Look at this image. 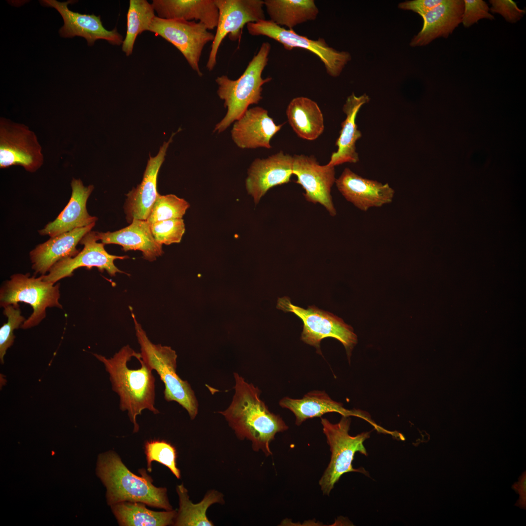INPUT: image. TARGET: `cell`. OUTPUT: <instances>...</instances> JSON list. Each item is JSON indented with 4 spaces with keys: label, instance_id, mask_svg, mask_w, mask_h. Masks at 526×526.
Instances as JSON below:
<instances>
[{
    "label": "cell",
    "instance_id": "cell-1",
    "mask_svg": "<svg viewBox=\"0 0 526 526\" xmlns=\"http://www.w3.org/2000/svg\"><path fill=\"white\" fill-rule=\"evenodd\" d=\"M94 356L105 365L110 375L112 389L119 397V407L128 412L133 424V432L139 431L136 417L148 409L154 414L159 412L155 407V378L152 370L144 362L140 353L129 345L123 347L112 357Z\"/></svg>",
    "mask_w": 526,
    "mask_h": 526
},
{
    "label": "cell",
    "instance_id": "cell-2",
    "mask_svg": "<svg viewBox=\"0 0 526 526\" xmlns=\"http://www.w3.org/2000/svg\"><path fill=\"white\" fill-rule=\"evenodd\" d=\"M235 391L229 407L219 413L224 415L240 440L252 442L253 451L261 450L266 456L272 454L270 443L276 434L288 427L282 418L271 413L260 397L261 391L234 373Z\"/></svg>",
    "mask_w": 526,
    "mask_h": 526
},
{
    "label": "cell",
    "instance_id": "cell-3",
    "mask_svg": "<svg viewBox=\"0 0 526 526\" xmlns=\"http://www.w3.org/2000/svg\"><path fill=\"white\" fill-rule=\"evenodd\" d=\"M139 472L141 476L130 471L113 451L99 455L96 473L107 488L108 505L136 502L166 510H172L167 488L153 485L151 477L145 470H139Z\"/></svg>",
    "mask_w": 526,
    "mask_h": 526
},
{
    "label": "cell",
    "instance_id": "cell-4",
    "mask_svg": "<svg viewBox=\"0 0 526 526\" xmlns=\"http://www.w3.org/2000/svg\"><path fill=\"white\" fill-rule=\"evenodd\" d=\"M271 47L269 42H263L243 74L237 79H231L225 75L217 77L215 81L218 85L217 94L224 100L227 112L216 125L214 132H224L233 122L240 119L249 106L258 104L262 99L263 86L272 80L270 77H262L263 72L268 63Z\"/></svg>",
    "mask_w": 526,
    "mask_h": 526
},
{
    "label": "cell",
    "instance_id": "cell-5",
    "mask_svg": "<svg viewBox=\"0 0 526 526\" xmlns=\"http://www.w3.org/2000/svg\"><path fill=\"white\" fill-rule=\"evenodd\" d=\"M132 316L141 357L152 371L157 372L164 383L165 400L177 402L187 410L190 419H194L198 413V401L189 384L182 379L176 373L177 356L175 351L170 347L153 343L132 312Z\"/></svg>",
    "mask_w": 526,
    "mask_h": 526
},
{
    "label": "cell",
    "instance_id": "cell-6",
    "mask_svg": "<svg viewBox=\"0 0 526 526\" xmlns=\"http://www.w3.org/2000/svg\"><path fill=\"white\" fill-rule=\"evenodd\" d=\"M323 432L331 452V460L319 481L323 494L329 495L335 484L344 473L358 472L367 475L363 468L354 469L352 462L357 452L367 456V452L363 445L370 437V432H364L356 436L349 434L351 418L342 416L336 424L328 419L321 418Z\"/></svg>",
    "mask_w": 526,
    "mask_h": 526
},
{
    "label": "cell",
    "instance_id": "cell-7",
    "mask_svg": "<svg viewBox=\"0 0 526 526\" xmlns=\"http://www.w3.org/2000/svg\"><path fill=\"white\" fill-rule=\"evenodd\" d=\"M59 284L46 282L43 275L36 278L30 274L17 273L4 282L0 289V306L18 305L23 302L30 304L33 312L20 327L24 329L38 325L46 317L48 307L62 308L59 302Z\"/></svg>",
    "mask_w": 526,
    "mask_h": 526
},
{
    "label": "cell",
    "instance_id": "cell-8",
    "mask_svg": "<svg viewBox=\"0 0 526 526\" xmlns=\"http://www.w3.org/2000/svg\"><path fill=\"white\" fill-rule=\"evenodd\" d=\"M277 308L285 312H291L300 318L303 323L301 339L314 346L321 354L320 344L327 337L339 341L346 351L348 358L357 343V335L351 326L332 313L320 310L314 306L305 309L292 304L288 297L279 298Z\"/></svg>",
    "mask_w": 526,
    "mask_h": 526
},
{
    "label": "cell",
    "instance_id": "cell-9",
    "mask_svg": "<svg viewBox=\"0 0 526 526\" xmlns=\"http://www.w3.org/2000/svg\"><path fill=\"white\" fill-rule=\"evenodd\" d=\"M246 28L250 35L267 37L281 43L287 50L300 48L312 53L322 62L327 74L333 77L339 76L352 58L349 52L338 51L329 46L322 38L310 39L293 29L281 27L270 19L249 23Z\"/></svg>",
    "mask_w": 526,
    "mask_h": 526
},
{
    "label": "cell",
    "instance_id": "cell-10",
    "mask_svg": "<svg viewBox=\"0 0 526 526\" xmlns=\"http://www.w3.org/2000/svg\"><path fill=\"white\" fill-rule=\"evenodd\" d=\"M42 148L35 133L26 125L0 118V168L19 165L29 172L42 165Z\"/></svg>",
    "mask_w": 526,
    "mask_h": 526
},
{
    "label": "cell",
    "instance_id": "cell-11",
    "mask_svg": "<svg viewBox=\"0 0 526 526\" xmlns=\"http://www.w3.org/2000/svg\"><path fill=\"white\" fill-rule=\"evenodd\" d=\"M149 31L174 45L199 76L203 73L200 59L205 46L214 39V34L202 23L183 19H164L155 16Z\"/></svg>",
    "mask_w": 526,
    "mask_h": 526
},
{
    "label": "cell",
    "instance_id": "cell-12",
    "mask_svg": "<svg viewBox=\"0 0 526 526\" xmlns=\"http://www.w3.org/2000/svg\"><path fill=\"white\" fill-rule=\"evenodd\" d=\"M219 16L216 31L206 64L211 71L216 65L219 48L228 35L231 41L240 39L244 26L265 19L262 0H215Z\"/></svg>",
    "mask_w": 526,
    "mask_h": 526
},
{
    "label": "cell",
    "instance_id": "cell-13",
    "mask_svg": "<svg viewBox=\"0 0 526 526\" xmlns=\"http://www.w3.org/2000/svg\"><path fill=\"white\" fill-rule=\"evenodd\" d=\"M98 241L96 231L88 232L79 243L84 245L83 249L73 257L56 263L47 275H43V280L55 284L63 278L72 276L74 270L81 267L87 269L96 267L100 272L106 270L112 277L115 276L117 273H124L115 265L114 261L128 258V256L110 254L104 248L105 244L102 242L97 243Z\"/></svg>",
    "mask_w": 526,
    "mask_h": 526
},
{
    "label": "cell",
    "instance_id": "cell-14",
    "mask_svg": "<svg viewBox=\"0 0 526 526\" xmlns=\"http://www.w3.org/2000/svg\"><path fill=\"white\" fill-rule=\"evenodd\" d=\"M293 174L295 182L305 190L306 200L324 206L329 214L335 216L337 211L331 194L336 182L335 167L320 165L313 156L304 154L293 156Z\"/></svg>",
    "mask_w": 526,
    "mask_h": 526
},
{
    "label": "cell",
    "instance_id": "cell-15",
    "mask_svg": "<svg viewBox=\"0 0 526 526\" xmlns=\"http://www.w3.org/2000/svg\"><path fill=\"white\" fill-rule=\"evenodd\" d=\"M73 1L68 0L59 2L56 0L40 1L42 5L56 9L63 18L64 25L59 31L61 37H83L86 39L89 46H93L97 39L106 40L114 45L122 44L123 37L117 32L116 28L111 31L105 28L100 16L83 14L70 10L68 5Z\"/></svg>",
    "mask_w": 526,
    "mask_h": 526
},
{
    "label": "cell",
    "instance_id": "cell-16",
    "mask_svg": "<svg viewBox=\"0 0 526 526\" xmlns=\"http://www.w3.org/2000/svg\"><path fill=\"white\" fill-rule=\"evenodd\" d=\"M293 160V156L280 151L253 161L248 169L245 188L256 204L271 188L290 182Z\"/></svg>",
    "mask_w": 526,
    "mask_h": 526
},
{
    "label": "cell",
    "instance_id": "cell-17",
    "mask_svg": "<svg viewBox=\"0 0 526 526\" xmlns=\"http://www.w3.org/2000/svg\"><path fill=\"white\" fill-rule=\"evenodd\" d=\"M335 183L345 199L363 211L390 204L394 196V190L388 183L362 177L348 168Z\"/></svg>",
    "mask_w": 526,
    "mask_h": 526
},
{
    "label": "cell",
    "instance_id": "cell-18",
    "mask_svg": "<svg viewBox=\"0 0 526 526\" xmlns=\"http://www.w3.org/2000/svg\"><path fill=\"white\" fill-rule=\"evenodd\" d=\"M175 134L173 133L169 141L163 143L155 156H150L141 183L126 194L124 208L128 223L134 219L147 221L159 194L157 191L158 172Z\"/></svg>",
    "mask_w": 526,
    "mask_h": 526
},
{
    "label": "cell",
    "instance_id": "cell-19",
    "mask_svg": "<svg viewBox=\"0 0 526 526\" xmlns=\"http://www.w3.org/2000/svg\"><path fill=\"white\" fill-rule=\"evenodd\" d=\"M283 125H277L265 109L255 107L248 109L234 122L231 137L235 144L243 149H270L271 139Z\"/></svg>",
    "mask_w": 526,
    "mask_h": 526
},
{
    "label": "cell",
    "instance_id": "cell-20",
    "mask_svg": "<svg viewBox=\"0 0 526 526\" xmlns=\"http://www.w3.org/2000/svg\"><path fill=\"white\" fill-rule=\"evenodd\" d=\"M280 405L291 411L295 415L297 425H301L306 420L321 417L328 413L335 412L343 416H356L371 424L379 432L385 433V429L376 424L363 412L345 409L342 403L333 400L324 391H313L305 394L300 399L284 397L279 402Z\"/></svg>",
    "mask_w": 526,
    "mask_h": 526
},
{
    "label": "cell",
    "instance_id": "cell-21",
    "mask_svg": "<svg viewBox=\"0 0 526 526\" xmlns=\"http://www.w3.org/2000/svg\"><path fill=\"white\" fill-rule=\"evenodd\" d=\"M72 194L69 202L53 222L38 231L41 235L54 237L74 229L89 225L97 220L90 215L86 208L87 201L94 190L93 185L85 186L80 179L71 181Z\"/></svg>",
    "mask_w": 526,
    "mask_h": 526
},
{
    "label": "cell",
    "instance_id": "cell-22",
    "mask_svg": "<svg viewBox=\"0 0 526 526\" xmlns=\"http://www.w3.org/2000/svg\"><path fill=\"white\" fill-rule=\"evenodd\" d=\"M95 225L94 223L51 237L37 245L29 253L32 268L35 274L44 275L57 262L76 255L79 252L76 248L77 244Z\"/></svg>",
    "mask_w": 526,
    "mask_h": 526
},
{
    "label": "cell",
    "instance_id": "cell-23",
    "mask_svg": "<svg viewBox=\"0 0 526 526\" xmlns=\"http://www.w3.org/2000/svg\"><path fill=\"white\" fill-rule=\"evenodd\" d=\"M463 10V0H443L421 16L423 20L422 28L412 39L410 45L422 46L437 38H447L462 22Z\"/></svg>",
    "mask_w": 526,
    "mask_h": 526
},
{
    "label": "cell",
    "instance_id": "cell-24",
    "mask_svg": "<svg viewBox=\"0 0 526 526\" xmlns=\"http://www.w3.org/2000/svg\"><path fill=\"white\" fill-rule=\"evenodd\" d=\"M97 236L105 244L120 245L125 251L139 250L143 258L150 262L164 253L162 245L155 240L150 224L146 220L134 219L125 228L114 232H97Z\"/></svg>",
    "mask_w": 526,
    "mask_h": 526
},
{
    "label": "cell",
    "instance_id": "cell-25",
    "mask_svg": "<svg viewBox=\"0 0 526 526\" xmlns=\"http://www.w3.org/2000/svg\"><path fill=\"white\" fill-rule=\"evenodd\" d=\"M370 99L366 94L357 96L352 93L347 97L342 108L346 118L341 123L339 135L336 142L338 149L332 154L328 165L335 167L345 163H356L359 161L356 143L362 133L358 129L356 118L361 107Z\"/></svg>",
    "mask_w": 526,
    "mask_h": 526
},
{
    "label": "cell",
    "instance_id": "cell-26",
    "mask_svg": "<svg viewBox=\"0 0 526 526\" xmlns=\"http://www.w3.org/2000/svg\"><path fill=\"white\" fill-rule=\"evenodd\" d=\"M158 17L164 19L194 20L207 29L216 28L219 16L215 0H153Z\"/></svg>",
    "mask_w": 526,
    "mask_h": 526
},
{
    "label": "cell",
    "instance_id": "cell-27",
    "mask_svg": "<svg viewBox=\"0 0 526 526\" xmlns=\"http://www.w3.org/2000/svg\"><path fill=\"white\" fill-rule=\"evenodd\" d=\"M286 114L291 128L300 138L317 139L323 132V114L317 103L305 96H298L289 103Z\"/></svg>",
    "mask_w": 526,
    "mask_h": 526
},
{
    "label": "cell",
    "instance_id": "cell-28",
    "mask_svg": "<svg viewBox=\"0 0 526 526\" xmlns=\"http://www.w3.org/2000/svg\"><path fill=\"white\" fill-rule=\"evenodd\" d=\"M264 6L270 20L288 29L315 20L319 13L314 0H265Z\"/></svg>",
    "mask_w": 526,
    "mask_h": 526
},
{
    "label": "cell",
    "instance_id": "cell-29",
    "mask_svg": "<svg viewBox=\"0 0 526 526\" xmlns=\"http://www.w3.org/2000/svg\"><path fill=\"white\" fill-rule=\"evenodd\" d=\"M146 504L136 502H122L111 506L119 525L124 526H166L173 524L175 510L155 511Z\"/></svg>",
    "mask_w": 526,
    "mask_h": 526
},
{
    "label": "cell",
    "instance_id": "cell-30",
    "mask_svg": "<svg viewBox=\"0 0 526 526\" xmlns=\"http://www.w3.org/2000/svg\"><path fill=\"white\" fill-rule=\"evenodd\" d=\"M176 491L179 497V508L173 525L178 526H213L207 517L208 508L215 503H224L223 494L216 490H209L203 500L193 504L189 500L187 489L183 484L178 485Z\"/></svg>",
    "mask_w": 526,
    "mask_h": 526
},
{
    "label": "cell",
    "instance_id": "cell-31",
    "mask_svg": "<svg viewBox=\"0 0 526 526\" xmlns=\"http://www.w3.org/2000/svg\"><path fill=\"white\" fill-rule=\"evenodd\" d=\"M151 4L146 0H130L127 14V32L122 50L127 56L133 51L137 37L149 27L156 16Z\"/></svg>",
    "mask_w": 526,
    "mask_h": 526
},
{
    "label": "cell",
    "instance_id": "cell-32",
    "mask_svg": "<svg viewBox=\"0 0 526 526\" xmlns=\"http://www.w3.org/2000/svg\"><path fill=\"white\" fill-rule=\"evenodd\" d=\"M190 207L183 198L174 194H158L147 220L150 224L172 219L182 218Z\"/></svg>",
    "mask_w": 526,
    "mask_h": 526
},
{
    "label": "cell",
    "instance_id": "cell-33",
    "mask_svg": "<svg viewBox=\"0 0 526 526\" xmlns=\"http://www.w3.org/2000/svg\"><path fill=\"white\" fill-rule=\"evenodd\" d=\"M145 452L148 471H151L152 462L156 461L168 467L177 478H180V471L176 466V451L170 443L159 440L147 441Z\"/></svg>",
    "mask_w": 526,
    "mask_h": 526
},
{
    "label": "cell",
    "instance_id": "cell-34",
    "mask_svg": "<svg viewBox=\"0 0 526 526\" xmlns=\"http://www.w3.org/2000/svg\"><path fill=\"white\" fill-rule=\"evenodd\" d=\"M152 234L159 244L169 245L181 242L185 232L182 218L163 220L150 224Z\"/></svg>",
    "mask_w": 526,
    "mask_h": 526
},
{
    "label": "cell",
    "instance_id": "cell-35",
    "mask_svg": "<svg viewBox=\"0 0 526 526\" xmlns=\"http://www.w3.org/2000/svg\"><path fill=\"white\" fill-rule=\"evenodd\" d=\"M3 308V314L7 317L8 320L0 328V359L1 363H3V357L7 350L14 342V330L20 327L25 320L24 317L21 315L19 305H9Z\"/></svg>",
    "mask_w": 526,
    "mask_h": 526
},
{
    "label": "cell",
    "instance_id": "cell-36",
    "mask_svg": "<svg viewBox=\"0 0 526 526\" xmlns=\"http://www.w3.org/2000/svg\"><path fill=\"white\" fill-rule=\"evenodd\" d=\"M462 22L465 27H470L483 19L492 20L494 16L489 7L483 0H464Z\"/></svg>",
    "mask_w": 526,
    "mask_h": 526
},
{
    "label": "cell",
    "instance_id": "cell-37",
    "mask_svg": "<svg viewBox=\"0 0 526 526\" xmlns=\"http://www.w3.org/2000/svg\"><path fill=\"white\" fill-rule=\"evenodd\" d=\"M489 2L491 4L490 12L500 14L510 23L517 22L526 13L525 10L520 9L516 3L512 0H490Z\"/></svg>",
    "mask_w": 526,
    "mask_h": 526
},
{
    "label": "cell",
    "instance_id": "cell-38",
    "mask_svg": "<svg viewBox=\"0 0 526 526\" xmlns=\"http://www.w3.org/2000/svg\"><path fill=\"white\" fill-rule=\"evenodd\" d=\"M443 0H407L398 4L399 8L411 10L421 16L440 4Z\"/></svg>",
    "mask_w": 526,
    "mask_h": 526
}]
</instances>
